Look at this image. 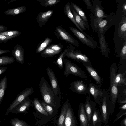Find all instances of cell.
Wrapping results in <instances>:
<instances>
[{"label": "cell", "instance_id": "obj_16", "mask_svg": "<svg viewBox=\"0 0 126 126\" xmlns=\"http://www.w3.org/2000/svg\"><path fill=\"white\" fill-rule=\"evenodd\" d=\"M31 104V101L29 97H27L23 101L13 109L11 112L16 114L26 113V110Z\"/></svg>", "mask_w": 126, "mask_h": 126}, {"label": "cell", "instance_id": "obj_45", "mask_svg": "<svg viewBox=\"0 0 126 126\" xmlns=\"http://www.w3.org/2000/svg\"><path fill=\"white\" fill-rule=\"evenodd\" d=\"M7 29L5 26L0 25V32L6 31Z\"/></svg>", "mask_w": 126, "mask_h": 126}, {"label": "cell", "instance_id": "obj_52", "mask_svg": "<svg viewBox=\"0 0 126 126\" xmlns=\"http://www.w3.org/2000/svg\"><path fill=\"white\" fill-rule=\"evenodd\" d=\"M126 89H124L123 91V94H124V95H125V96H126Z\"/></svg>", "mask_w": 126, "mask_h": 126}, {"label": "cell", "instance_id": "obj_29", "mask_svg": "<svg viewBox=\"0 0 126 126\" xmlns=\"http://www.w3.org/2000/svg\"><path fill=\"white\" fill-rule=\"evenodd\" d=\"M53 41L51 39L47 37L37 47L36 53H39L44 50L47 46Z\"/></svg>", "mask_w": 126, "mask_h": 126}, {"label": "cell", "instance_id": "obj_9", "mask_svg": "<svg viewBox=\"0 0 126 126\" xmlns=\"http://www.w3.org/2000/svg\"><path fill=\"white\" fill-rule=\"evenodd\" d=\"M89 92L93 97L95 103L99 105L103 94V90L94 84L91 83L88 87Z\"/></svg>", "mask_w": 126, "mask_h": 126}, {"label": "cell", "instance_id": "obj_12", "mask_svg": "<svg viewBox=\"0 0 126 126\" xmlns=\"http://www.w3.org/2000/svg\"><path fill=\"white\" fill-rule=\"evenodd\" d=\"M12 54L17 62L22 65L23 64L24 62L25 54L24 48L21 45L19 44L15 45Z\"/></svg>", "mask_w": 126, "mask_h": 126}, {"label": "cell", "instance_id": "obj_43", "mask_svg": "<svg viewBox=\"0 0 126 126\" xmlns=\"http://www.w3.org/2000/svg\"><path fill=\"white\" fill-rule=\"evenodd\" d=\"M107 21L104 20L101 21L99 23V26L100 28H102L105 26L107 24Z\"/></svg>", "mask_w": 126, "mask_h": 126}, {"label": "cell", "instance_id": "obj_31", "mask_svg": "<svg viewBox=\"0 0 126 126\" xmlns=\"http://www.w3.org/2000/svg\"><path fill=\"white\" fill-rule=\"evenodd\" d=\"M15 58L12 56H3L0 57V66L7 65L13 63Z\"/></svg>", "mask_w": 126, "mask_h": 126}, {"label": "cell", "instance_id": "obj_30", "mask_svg": "<svg viewBox=\"0 0 126 126\" xmlns=\"http://www.w3.org/2000/svg\"><path fill=\"white\" fill-rule=\"evenodd\" d=\"M33 103L35 108L39 112L46 116L48 115V114L44 108L37 98H35L34 99Z\"/></svg>", "mask_w": 126, "mask_h": 126}, {"label": "cell", "instance_id": "obj_24", "mask_svg": "<svg viewBox=\"0 0 126 126\" xmlns=\"http://www.w3.org/2000/svg\"><path fill=\"white\" fill-rule=\"evenodd\" d=\"M100 49L102 54L106 57L109 56V50L107 46L105 37L102 33H101L100 40Z\"/></svg>", "mask_w": 126, "mask_h": 126}, {"label": "cell", "instance_id": "obj_38", "mask_svg": "<svg viewBox=\"0 0 126 126\" xmlns=\"http://www.w3.org/2000/svg\"><path fill=\"white\" fill-rule=\"evenodd\" d=\"M95 12L96 16L99 18L103 17L104 14L103 11L97 5L95 8Z\"/></svg>", "mask_w": 126, "mask_h": 126}, {"label": "cell", "instance_id": "obj_1", "mask_svg": "<svg viewBox=\"0 0 126 126\" xmlns=\"http://www.w3.org/2000/svg\"><path fill=\"white\" fill-rule=\"evenodd\" d=\"M39 88L44 102L51 106L55 107L60 100L61 92L59 95L55 94L51 87L42 76L40 81Z\"/></svg>", "mask_w": 126, "mask_h": 126}, {"label": "cell", "instance_id": "obj_34", "mask_svg": "<svg viewBox=\"0 0 126 126\" xmlns=\"http://www.w3.org/2000/svg\"><path fill=\"white\" fill-rule=\"evenodd\" d=\"M10 122L12 126H29L25 122L17 118L12 119Z\"/></svg>", "mask_w": 126, "mask_h": 126}, {"label": "cell", "instance_id": "obj_20", "mask_svg": "<svg viewBox=\"0 0 126 126\" xmlns=\"http://www.w3.org/2000/svg\"><path fill=\"white\" fill-rule=\"evenodd\" d=\"M70 103L68 98L63 105L58 121V126H64V122L67 110Z\"/></svg>", "mask_w": 126, "mask_h": 126}, {"label": "cell", "instance_id": "obj_17", "mask_svg": "<svg viewBox=\"0 0 126 126\" xmlns=\"http://www.w3.org/2000/svg\"><path fill=\"white\" fill-rule=\"evenodd\" d=\"M78 115L80 126H88L89 123L86 115L84 104L81 102L79 105Z\"/></svg>", "mask_w": 126, "mask_h": 126}, {"label": "cell", "instance_id": "obj_44", "mask_svg": "<svg viewBox=\"0 0 126 126\" xmlns=\"http://www.w3.org/2000/svg\"><path fill=\"white\" fill-rule=\"evenodd\" d=\"M8 69L7 67H0V75L5 72Z\"/></svg>", "mask_w": 126, "mask_h": 126}, {"label": "cell", "instance_id": "obj_14", "mask_svg": "<svg viewBox=\"0 0 126 126\" xmlns=\"http://www.w3.org/2000/svg\"><path fill=\"white\" fill-rule=\"evenodd\" d=\"M54 10L51 9L38 13L36 18V22L38 26L40 27L45 25L53 15Z\"/></svg>", "mask_w": 126, "mask_h": 126}, {"label": "cell", "instance_id": "obj_22", "mask_svg": "<svg viewBox=\"0 0 126 126\" xmlns=\"http://www.w3.org/2000/svg\"><path fill=\"white\" fill-rule=\"evenodd\" d=\"M27 10L24 6L7 10L4 12L5 15L8 16H16L22 13Z\"/></svg>", "mask_w": 126, "mask_h": 126}, {"label": "cell", "instance_id": "obj_25", "mask_svg": "<svg viewBox=\"0 0 126 126\" xmlns=\"http://www.w3.org/2000/svg\"><path fill=\"white\" fill-rule=\"evenodd\" d=\"M7 78L5 76L0 81V105L4 97L7 86Z\"/></svg>", "mask_w": 126, "mask_h": 126}, {"label": "cell", "instance_id": "obj_49", "mask_svg": "<svg viewBox=\"0 0 126 126\" xmlns=\"http://www.w3.org/2000/svg\"><path fill=\"white\" fill-rule=\"evenodd\" d=\"M10 51L8 50H3L0 49V55L9 52Z\"/></svg>", "mask_w": 126, "mask_h": 126}, {"label": "cell", "instance_id": "obj_36", "mask_svg": "<svg viewBox=\"0 0 126 126\" xmlns=\"http://www.w3.org/2000/svg\"><path fill=\"white\" fill-rule=\"evenodd\" d=\"M40 103L44 108L47 113H48L49 115H51L52 114L53 111V108L51 106L44 102H41Z\"/></svg>", "mask_w": 126, "mask_h": 126}, {"label": "cell", "instance_id": "obj_37", "mask_svg": "<svg viewBox=\"0 0 126 126\" xmlns=\"http://www.w3.org/2000/svg\"><path fill=\"white\" fill-rule=\"evenodd\" d=\"M18 35L9 36L4 35H0V44L3 43H6L12 39L15 38Z\"/></svg>", "mask_w": 126, "mask_h": 126}, {"label": "cell", "instance_id": "obj_35", "mask_svg": "<svg viewBox=\"0 0 126 126\" xmlns=\"http://www.w3.org/2000/svg\"><path fill=\"white\" fill-rule=\"evenodd\" d=\"M22 33L16 30L7 31L0 32V35L11 36L15 35L19 36Z\"/></svg>", "mask_w": 126, "mask_h": 126}, {"label": "cell", "instance_id": "obj_42", "mask_svg": "<svg viewBox=\"0 0 126 126\" xmlns=\"http://www.w3.org/2000/svg\"><path fill=\"white\" fill-rule=\"evenodd\" d=\"M120 31L122 33H125L126 35V18L125 17L120 26Z\"/></svg>", "mask_w": 126, "mask_h": 126}, {"label": "cell", "instance_id": "obj_7", "mask_svg": "<svg viewBox=\"0 0 126 126\" xmlns=\"http://www.w3.org/2000/svg\"><path fill=\"white\" fill-rule=\"evenodd\" d=\"M54 34L59 39L67 42L75 46H79V43L75 39L61 26H58L56 27Z\"/></svg>", "mask_w": 126, "mask_h": 126}, {"label": "cell", "instance_id": "obj_15", "mask_svg": "<svg viewBox=\"0 0 126 126\" xmlns=\"http://www.w3.org/2000/svg\"><path fill=\"white\" fill-rule=\"evenodd\" d=\"M78 122L70 104L67 110L64 122V126H77Z\"/></svg>", "mask_w": 126, "mask_h": 126}, {"label": "cell", "instance_id": "obj_50", "mask_svg": "<svg viewBox=\"0 0 126 126\" xmlns=\"http://www.w3.org/2000/svg\"><path fill=\"white\" fill-rule=\"evenodd\" d=\"M118 108L120 110H126V103L121 105Z\"/></svg>", "mask_w": 126, "mask_h": 126}, {"label": "cell", "instance_id": "obj_51", "mask_svg": "<svg viewBox=\"0 0 126 126\" xmlns=\"http://www.w3.org/2000/svg\"><path fill=\"white\" fill-rule=\"evenodd\" d=\"M123 9L124 12H126V3H124L123 5Z\"/></svg>", "mask_w": 126, "mask_h": 126}, {"label": "cell", "instance_id": "obj_2", "mask_svg": "<svg viewBox=\"0 0 126 126\" xmlns=\"http://www.w3.org/2000/svg\"><path fill=\"white\" fill-rule=\"evenodd\" d=\"M63 61L65 66L63 73L64 75L67 76L70 74H72L84 79L87 78L85 72L77 65L64 57L63 58Z\"/></svg>", "mask_w": 126, "mask_h": 126}, {"label": "cell", "instance_id": "obj_40", "mask_svg": "<svg viewBox=\"0 0 126 126\" xmlns=\"http://www.w3.org/2000/svg\"><path fill=\"white\" fill-rule=\"evenodd\" d=\"M47 47L55 51L61 52L63 47L62 45L54 44L51 45Z\"/></svg>", "mask_w": 126, "mask_h": 126}, {"label": "cell", "instance_id": "obj_11", "mask_svg": "<svg viewBox=\"0 0 126 126\" xmlns=\"http://www.w3.org/2000/svg\"><path fill=\"white\" fill-rule=\"evenodd\" d=\"M46 70L50 81L51 87L54 93L59 95L61 93L57 79L52 70L49 67L47 68Z\"/></svg>", "mask_w": 126, "mask_h": 126}, {"label": "cell", "instance_id": "obj_8", "mask_svg": "<svg viewBox=\"0 0 126 126\" xmlns=\"http://www.w3.org/2000/svg\"><path fill=\"white\" fill-rule=\"evenodd\" d=\"M69 88L78 94H86L89 93L88 86L81 80H77L71 83Z\"/></svg>", "mask_w": 126, "mask_h": 126}, {"label": "cell", "instance_id": "obj_21", "mask_svg": "<svg viewBox=\"0 0 126 126\" xmlns=\"http://www.w3.org/2000/svg\"><path fill=\"white\" fill-rule=\"evenodd\" d=\"M71 10L73 15L75 21L76 23L83 30L86 31V28L89 29V27L83 21L81 17L78 14L75 10L73 9H71Z\"/></svg>", "mask_w": 126, "mask_h": 126}, {"label": "cell", "instance_id": "obj_28", "mask_svg": "<svg viewBox=\"0 0 126 126\" xmlns=\"http://www.w3.org/2000/svg\"><path fill=\"white\" fill-rule=\"evenodd\" d=\"M61 52L55 51L47 47L41 53L40 55L43 57H51L59 54Z\"/></svg>", "mask_w": 126, "mask_h": 126}, {"label": "cell", "instance_id": "obj_6", "mask_svg": "<svg viewBox=\"0 0 126 126\" xmlns=\"http://www.w3.org/2000/svg\"><path fill=\"white\" fill-rule=\"evenodd\" d=\"M69 28L74 35L82 43L92 48H95L97 47V43L93 39L89 38L91 37H90L89 35L84 34L74 27H69Z\"/></svg>", "mask_w": 126, "mask_h": 126}, {"label": "cell", "instance_id": "obj_19", "mask_svg": "<svg viewBox=\"0 0 126 126\" xmlns=\"http://www.w3.org/2000/svg\"><path fill=\"white\" fill-rule=\"evenodd\" d=\"M64 12L71 21L77 28L79 31L84 34L87 35L76 23L71 9V5L69 2L67 3L64 7Z\"/></svg>", "mask_w": 126, "mask_h": 126}, {"label": "cell", "instance_id": "obj_23", "mask_svg": "<svg viewBox=\"0 0 126 126\" xmlns=\"http://www.w3.org/2000/svg\"><path fill=\"white\" fill-rule=\"evenodd\" d=\"M84 66L88 73L94 79L97 83L100 85L101 82V79L96 70L92 66L87 65Z\"/></svg>", "mask_w": 126, "mask_h": 126}, {"label": "cell", "instance_id": "obj_53", "mask_svg": "<svg viewBox=\"0 0 126 126\" xmlns=\"http://www.w3.org/2000/svg\"><path fill=\"white\" fill-rule=\"evenodd\" d=\"M104 126H110V125H106Z\"/></svg>", "mask_w": 126, "mask_h": 126}, {"label": "cell", "instance_id": "obj_46", "mask_svg": "<svg viewBox=\"0 0 126 126\" xmlns=\"http://www.w3.org/2000/svg\"><path fill=\"white\" fill-rule=\"evenodd\" d=\"M118 102L121 105L126 103V97L124 99H119L118 100Z\"/></svg>", "mask_w": 126, "mask_h": 126}, {"label": "cell", "instance_id": "obj_54", "mask_svg": "<svg viewBox=\"0 0 126 126\" xmlns=\"http://www.w3.org/2000/svg\"><path fill=\"white\" fill-rule=\"evenodd\" d=\"M121 126H123V125H121Z\"/></svg>", "mask_w": 126, "mask_h": 126}, {"label": "cell", "instance_id": "obj_41", "mask_svg": "<svg viewBox=\"0 0 126 126\" xmlns=\"http://www.w3.org/2000/svg\"><path fill=\"white\" fill-rule=\"evenodd\" d=\"M120 56L122 59L126 58V41L125 40L120 53Z\"/></svg>", "mask_w": 126, "mask_h": 126}, {"label": "cell", "instance_id": "obj_48", "mask_svg": "<svg viewBox=\"0 0 126 126\" xmlns=\"http://www.w3.org/2000/svg\"><path fill=\"white\" fill-rule=\"evenodd\" d=\"M84 1L87 6L88 7H91V4L89 0H84Z\"/></svg>", "mask_w": 126, "mask_h": 126}, {"label": "cell", "instance_id": "obj_27", "mask_svg": "<svg viewBox=\"0 0 126 126\" xmlns=\"http://www.w3.org/2000/svg\"><path fill=\"white\" fill-rule=\"evenodd\" d=\"M125 73H119L116 75L115 79V84L117 86L122 85L126 86V78Z\"/></svg>", "mask_w": 126, "mask_h": 126}, {"label": "cell", "instance_id": "obj_32", "mask_svg": "<svg viewBox=\"0 0 126 126\" xmlns=\"http://www.w3.org/2000/svg\"><path fill=\"white\" fill-rule=\"evenodd\" d=\"M42 6L45 7L51 6L59 2L60 0H36Z\"/></svg>", "mask_w": 126, "mask_h": 126}, {"label": "cell", "instance_id": "obj_10", "mask_svg": "<svg viewBox=\"0 0 126 126\" xmlns=\"http://www.w3.org/2000/svg\"><path fill=\"white\" fill-rule=\"evenodd\" d=\"M110 114L111 115L114 111L117 98L118 90L117 87L114 84L110 85Z\"/></svg>", "mask_w": 126, "mask_h": 126}, {"label": "cell", "instance_id": "obj_5", "mask_svg": "<svg viewBox=\"0 0 126 126\" xmlns=\"http://www.w3.org/2000/svg\"><path fill=\"white\" fill-rule=\"evenodd\" d=\"M64 56L78 63H81L84 65H87L92 66L91 62L89 58L86 55L79 51L68 49Z\"/></svg>", "mask_w": 126, "mask_h": 126}, {"label": "cell", "instance_id": "obj_26", "mask_svg": "<svg viewBox=\"0 0 126 126\" xmlns=\"http://www.w3.org/2000/svg\"><path fill=\"white\" fill-rule=\"evenodd\" d=\"M70 5L78 14L86 24L88 25L87 19L85 13L82 10L80 7L73 3L71 2Z\"/></svg>", "mask_w": 126, "mask_h": 126}, {"label": "cell", "instance_id": "obj_47", "mask_svg": "<svg viewBox=\"0 0 126 126\" xmlns=\"http://www.w3.org/2000/svg\"><path fill=\"white\" fill-rule=\"evenodd\" d=\"M121 125H123L124 126H126V116L123 119L122 121L120 123Z\"/></svg>", "mask_w": 126, "mask_h": 126}, {"label": "cell", "instance_id": "obj_18", "mask_svg": "<svg viewBox=\"0 0 126 126\" xmlns=\"http://www.w3.org/2000/svg\"><path fill=\"white\" fill-rule=\"evenodd\" d=\"M102 122L100 111L96 109L92 115L88 126H100Z\"/></svg>", "mask_w": 126, "mask_h": 126}, {"label": "cell", "instance_id": "obj_33", "mask_svg": "<svg viewBox=\"0 0 126 126\" xmlns=\"http://www.w3.org/2000/svg\"><path fill=\"white\" fill-rule=\"evenodd\" d=\"M68 49H65L60 55L56 61H54L53 63L56 64L60 68H63V59L65 54L67 52Z\"/></svg>", "mask_w": 126, "mask_h": 126}, {"label": "cell", "instance_id": "obj_4", "mask_svg": "<svg viewBox=\"0 0 126 126\" xmlns=\"http://www.w3.org/2000/svg\"><path fill=\"white\" fill-rule=\"evenodd\" d=\"M33 92L34 88L32 87L27 88L21 92L8 108L5 113V116L8 115L9 113L11 112L13 109Z\"/></svg>", "mask_w": 126, "mask_h": 126}, {"label": "cell", "instance_id": "obj_13", "mask_svg": "<svg viewBox=\"0 0 126 126\" xmlns=\"http://www.w3.org/2000/svg\"><path fill=\"white\" fill-rule=\"evenodd\" d=\"M84 104L85 112L89 124L92 115L94 111L96 109V104L95 102L91 99L90 97H86V101Z\"/></svg>", "mask_w": 126, "mask_h": 126}, {"label": "cell", "instance_id": "obj_39", "mask_svg": "<svg viewBox=\"0 0 126 126\" xmlns=\"http://www.w3.org/2000/svg\"><path fill=\"white\" fill-rule=\"evenodd\" d=\"M126 114V110H120L117 113L115 118L114 120L113 123L117 121L122 117Z\"/></svg>", "mask_w": 126, "mask_h": 126}, {"label": "cell", "instance_id": "obj_3", "mask_svg": "<svg viewBox=\"0 0 126 126\" xmlns=\"http://www.w3.org/2000/svg\"><path fill=\"white\" fill-rule=\"evenodd\" d=\"M101 101L100 111L102 122L104 124L108 123L110 114V101L107 91L103 90V94Z\"/></svg>", "mask_w": 126, "mask_h": 126}]
</instances>
